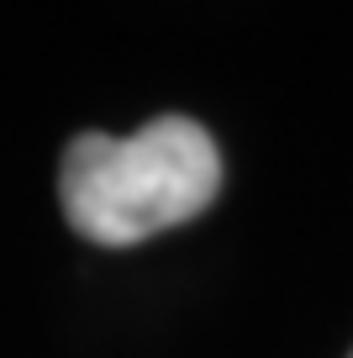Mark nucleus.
<instances>
[{"label": "nucleus", "mask_w": 353, "mask_h": 358, "mask_svg": "<svg viewBox=\"0 0 353 358\" xmlns=\"http://www.w3.org/2000/svg\"><path fill=\"white\" fill-rule=\"evenodd\" d=\"M221 190V148L190 116H153L132 137L79 132L58 169V201L79 237L127 248L195 222Z\"/></svg>", "instance_id": "f257e3e1"}, {"label": "nucleus", "mask_w": 353, "mask_h": 358, "mask_svg": "<svg viewBox=\"0 0 353 358\" xmlns=\"http://www.w3.org/2000/svg\"><path fill=\"white\" fill-rule=\"evenodd\" d=\"M348 358H353V353H348Z\"/></svg>", "instance_id": "f03ea898"}]
</instances>
